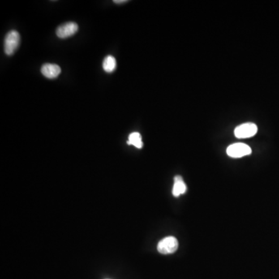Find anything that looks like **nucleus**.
I'll return each instance as SVG.
<instances>
[{
  "mask_svg": "<svg viewBox=\"0 0 279 279\" xmlns=\"http://www.w3.org/2000/svg\"><path fill=\"white\" fill-rule=\"evenodd\" d=\"M20 42V36L17 31H10L6 35L4 40V51L7 55L10 56L17 50Z\"/></svg>",
  "mask_w": 279,
  "mask_h": 279,
  "instance_id": "obj_1",
  "label": "nucleus"
},
{
  "mask_svg": "<svg viewBox=\"0 0 279 279\" xmlns=\"http://www.w3.org/2000/svg\"><path fill=\"white\" fill-rule=\"evenodd\" d=\"M228 156L233 158H241L251 154V148L243 143H236L229 145L227 149Z\"/></svg>",
  "mask_w": 279,
  "mask_h": 279,
  "instance_id": "obj_2",
  "label": "nucleus"
},
{
  "mask_svg": "<svg viewBox=\"0 0 279 279\" xmlns=\"http://www.w3.org/2000/svg\"><path fill=\"white\" fill-rule=\"evenodd\" d=\"M157 251L162 254H173L178 248V241L174 237H165L157 244Z\"/></svg>",
  "mask_w": 279,
  "mask_h": 279,
  "instance_id": "obj_3",
  "label": "nucleus"
},
{
  "mask_svg": "<svg viewBox=\"0 0 279 279\" xmlns=\"http://www.w3.org/2000/svg\"><path fill=\"white\" fill-rule=\"evenodd\" d=\"M258 132V126L253 122H246L236 127L234 135L239 139L252 138Z\"/></svg>",
  "mask_w": 279,
  "mask_h": 279,
  "instance_id": "obj_4",
  "label": "nucleus"
},
{
  "mask_svg": "<svg viewBox=\"0 0 279 279\" xmlns=\"http://www.w3.org/2000/svg\"><path fill=\"white\" fill-rule=\"evenodd\" d=\"M79 31V26L75 22H68L57 27L56 35L61 39L68 38Z\"/></svg>",
  "mask_w": 279,
  "mask_h": 279,
  "instance_id": "obj_5",
  "label": "nucleus"
},
{
  "mask_svg": "<svg viewBox=\"0 0 279 279\" xmlns=\"http://www.w3.org/2000/svg\"><path fill=\"white\" fill-rule=\"evenodd\" d=\"M40 71L44 76L48 79H55L61 74V68L55 64H44L43 65Z\"/></svg>",
  "mask_w": 279,
  "mask_h": 279,
  "instance_id": "obj_6",
  "label": "nucleus"
},
{
  "mask_svg": "<svg viewBox=\"0 0 279 279\" xmlns=\"http://www.w3.org/2000/svg\"><path fill=\"white\" fill-rule=\"evenodd\" d=\"M186 185L184 182L183 179L182 177L179 175H177L174 177V186H173V190H172V194L175 197H178L182 194L186 193Z\"/></svg>",
  "mask_w": 279,
  "mask_h": 279,
  "instance_id": "obj_7",
  "label": "nucleus"
},
{
  "mask_svg": "<svg viewBox=\"0 0 279 279\" xmlns=\"http://www.w3.org/2000/svg\"><path fill=\"white\" fill-rule=\"evenodd\" d=\"M103 68L105 72L111 73L114 71L117 68V61L115 57L112 55L106 56L103 63Z\"/></svg>",
  "mask_w": 279,
  "mask_h": 279,
  "instance_id": "obj_8",
  "label": "nucleus"
},
{
  "mask_svg": "<svg viewBox=\"0 0 279 279\" xmlns=\"http://www.w3.org/2000/svg\"><path fill=\"white\" fill-rule=\"evenodd\" d=\"M127 143L129 145H133L137 148H142L143 147V142H142L141 135L138 132L131 133L129 135Z\"/></svg>",
  "mask_w": 279,
  "mask_h": 279,
  "instance_id": "obj_9",
  "label": "nucleus"
},
{
  "mask_svg": "<svg viewBox=\"0 0 279 279\" xmlns=\"http://www.w3.org/2000/svg\"><path fill=\"white\" fill-rule=\"evenodd\" d=\"M113 2L117 4H122L123 3V2H127V1H126V0H114Z\"/></svg>",
  "mask_w": 279,
  "mask_h": 279,
  "instance_id": "obj_10",
  "label": "nucleus"
}]
</instances>
